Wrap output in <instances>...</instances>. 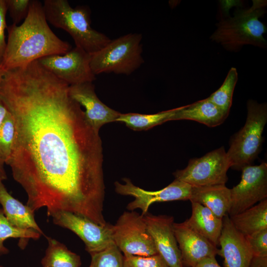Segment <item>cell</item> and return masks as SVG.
I'll return each instance as SVG.
<instances>
[{"mask_svg": "<svg viewBox=\"0 0 267 267\" xmlns=\"http://www.w3.org/2000/svg\"><path fill=\"white\" fill-rule=\"evenodd\" d=\"M41 234L37 231L32 229H23L12 225L7 220L2 209L0 208V256L9 253V250L4 246V241L10 238H19L20 241H26L29 239L37 240Z\"/></svg>", "mask_w": 267, "mask_h": 267, "instance_id": "obj_25", "label": "cell"}, {"mask_svg": "<svg viewBox=\"0 0 267 267\" xmlns=\"http://www.w3.org/2000/svg\"><path fill=\"white\" fill-rule=\"evenodd\" d=\"M0 267H3V266L0 265Z\"/></svg>", "mask_w": 267, "mask_h": 267, "instance_id": "obj_37", "label": "cell"}, {"mask_svg": "<svg viewBox=\"0 0 267 267\" xmlns=\"http://www.w3.org/2000/svg\"><path fill=\"white\" fill-rule=\"evenodd\" d=\"M113 239L124 256L157 254L143 216L134 211L124 212L113 225Z\"/></svg>", "mask_w": 267, "mask_h": 267, "instance_id": "obj_7", "label": "cell"}, {"mask_svg": "<svg viewBox=\"0 0 267 267\" xmlns=\"http://www.w3.org/2000/svg\"><path fill=\"white\" fill-rule=\"evenodd\" d=\"M249 267H267V256H253Z\"/></svg>", "mask_w": 267, "mask_h": 267, "instance_id": "obj_32", "label": "cell"}, {"mask_svg": "<svg viewBox=\"0 0 267 267\" xmlns=\"http://www.w3.org/2000/svg\"><path fill=\"white\" fill-rule=\"evenodd\" d=\"M189 200L203 205L222 219L230 208V189L225 184L193 186Z\"/></svg>", "mask_w": 267, "mask_h": 267, "instance_id": "obj_18", "label": "cell"}, {"mask_svg": "<svg viewBox=\"0 0 267 267\" xmlns=\"http://www.w3.org/2000/svg\"><path fill=\"white\" fill-rule=\"evenodd\" d=\"M43 8L47 21L66 31L76 46L91 55L102 48L111 40L91 28L90 12L85 6L73 8L67 0H45Z\"/></svg>", "mask_w": 267, "mask_h": 267, "instance_id": "obj_4", "label": "cell"}, {"mask_svg": "<svg viewBox=\"0 0 267 267\" xmlns=\"http://www.w3.org/2000/svg\"><path fill=\"white\" fill-rule=\"evenodd\" d=\"M194 267H221L215 257L206 258Z\"/></svg>", "mask_w": 267, "mask_h": 267, "instance_id": "obj_33", "label": "cell"}, {"mask_svg": "<svg viewBox=\"0 0 267 267\" xmlns=\"http://www.w3.org/2000/svg\"><path fill=\"white\" fill-rule=\"evenodd\" d=\"M229 218L236 229L244 236L267 229V199Z\"/></svg>", "mask_w": 267, "mask_h": 267, "instance_id": "obj_21", "label": "cell"}, {"mask_svg": "<svg viewBox=\"0 0 267 267\" xmlns=\"http://www.w3.org/2000/svg\"><path fill=\"white\" fill-rule=\"evenodd\" d=\"M266 7L267 0H254L250 7L236 9L233 16L221 19L210 39L229 51L237 52L245 45L265 48L267 42L263 35L267 27L259 18Z\"/></svg>", "mask_w": 267, "mask_h": 267, "instance_id": "obj_3", "label": "cell"}, {"mask_svg": "<svg viewBox=\"0 0 267 267\" xmlns=\"http://www.w3.org/2000/svg\"><path fill=\"white\" fill-rule=\"evenodd\" d=\"M123 180L124 183L118 181L114 183L116 192L122 195L134 197V199L128 204L127 208L130 211L140 209L142 215L147 213L150 205L155 202L189 200L193 187L185 182L175 179L161 190L147 191L135 185L128 178H124Z\"/></svg>", "mask_w": 267, "mask_h": 267, "instance_id": "obj_12", "label": "cell"}, {"mask_svg": "<svg viewBox=\"0 0 267 267\" xmlns=\"http://www.w3.org/2000/svg\"><path fill=\"white\" fill-rule=\"evenodd\" d=\"M124 267H169L158 254L150 256H124Z\"/></svg>", "mask_w": 267, "mask_h": 267, "instance_id": "obj_28", "label": "cell"}, {"mask_svg": "<svg viewBox=\"0 0 267 267\" xmlns=\"http://www.w3.org/2000/svg\"><path fill=\"white\" fill-rule=\"evenodd\" d=\"M71 97L85 108V118L96 132L104 125L116 122L120 113L109 107L97 97L92 83L69 86Z\"/></svg>", "mask_w": 267, "mask_h": 267, "instance_id": "obj_14", "label": "cell"}, {"mask_svg": "<svg viewBox=\"0 0 267 267\" xmlns=\"http://www.w3.org/2000/svg\"><path fill=\"white\" fill-rule=\"evenodd\" d=\"M14 136V121L8 112L0 127V159L5 164L12 154Z\"/></svg>", "mask_w": 267, "mask_h": 267, "instance_id": "obj_27", "label": "cell"}, {"mask_svg": "<svg viewBox=\"0 0 267 267\" xmlns=\"http://www.w3.org/2000/svg\"><path fill=\"white\" fill-rule=\"evenodd\" d=\"M191 203V215L184 222L217 246L222 228V219L217 217L203 205L196 202Z\"/></svg>", "mask_w": 267, "mask_h": 267, "instance_id": "obj_20", "label": "cell"}, {"mask_svg": "<svg viewBox=\"0 0 267 267\" xmlns=\"http://www.w3.org/2000/svg\"><path fill=\"white\" fill-rule=\"evenodd\" d=\"M54 224L67 228L78 235L90 255L100 252L114 243L113 225L107 223L100 225L83 216L58 211L50 217Z\"/></svg>", "mask_w": 267, "mask_h": 267, "instance_id": "obj_9", "label": "cell"}, {"mask_svg": "<svg viewBox=\"0 0 267 267\" xmlns=\"http://www.w3.org/2000/svg\"><path fill=\"white\" fill-rule=\"evenodd\" d=\"M0 178V204L8 221L14 226L23 229H34L44 235L35 219L34 212L12 196Z\"/></svg>", "mask_w": 267, "mask_h": 267, "instance_id": "obj_19", "label": "cell"}, {"mask_svg": "<svg viewBox=\"0 0 267 267\" xmlns=\"http://www.w3.org/2000/svg\"><path fill=\"white\" fill-rule=\"evenodd\" d=\"M90 58V54L75 46L63 55H49L37 61L57 78L71 86L95 80Z\"/></svg>", "mask_w": 267, "mask_h": 267, "instance_id": "obj_10", "label": "cell"}, {"mask_svg": "<svg viewBox=\"0 0 267 267\" xmlns=\"http://www.w3.org/2000/svg\"><path fill=\"white\" fill-rule=\"evenodd\" d=\"M239 183L230 189L231 205L229 217L267 199V164L248 165L242 170Z\"/></svg>", "mask_w": 267, "mask_h": 267, "instance_id": "obj_11", "label": "cell"}, {"mask_svg": "<svg viewBox=\"0 0 267 267\" xmlns=\"http://www.w3.org/2000/svg\"><path fill=\"white\" fill-rule=\"evenodd\" d=\"M46 238L48 246L41 261L43 267H80V256L55 239L50 237Z\"/></svg>", "mask_w": 267, "mask_h": 267, "instance_id": "obj_22", "label": "cell"}, {"mask_svg": "<svg viewBox=\"0 0 267 267\" xmlns=\"http://www.w3.org/2000/svg\"><path fill=\"white\" fill-rule=\"evenodd\" d=\"M142 39L141 34L129 33L111 40L100 50L90 55L93 74H132L144 62Z\"/></svg>", "mask_w": 267, "mask_h": 267, "instance_id": "obj_6", "label": "cell"}, {"mask_svg": "<svg viewBox=\"0 0 267 267\" xmlns=\"http://www.w3.org/2000/svg\"><path fill=\"white\" fill-rule=\"evenodd\" d=\"M253 256H267V229L245 236Z\"/></svg>", "mask_w": 267, "mask_h": 267, "instance_id": "obj_30", "label": "cell"}, {"mask_svg": "<svg viewBox=\"0 0 267 267\" xmlns=\"http://www.w3.org/2000/svg\"><path fill=\"white\" fill-rule=\"evenodd\" d=\"M176 110L177 108L152 114L120 113L116 122L124 123L128 127L134 131L147 130L169 121Z\"/></svg>", "mask_w": 267, "mask_h": 267, "instance_id": "obj_23", "label": "cell"}, {"mask_svg": "<svg viewBox=\"0 0 267 267\" xmlns=\"http://www.w3.org/2000/svg\"><path fill=\"white\" fill-rule=\"evenodd\" d=\"M229 168L226 152L222 146L200 158L189 160L186 168L173 174L175 179L193 186L225 184Z\"/></svg>", "mask_w": 267, "mask_h": 267, "instance_id": "obj_8", "label": "cell"}, {"mask_svg": "<svg viewBox=\"0 0 267 267\" xmlns=\"http://www.w3.org/2000/svg\"><path fill=\"white\" fill-rule=\"evenodd\" d=\"M90 256L89 267H124V256L114 243Z\"/></svg>", "mask_w": 267, "mask_h": 267, "instance_id": "obj_26", "label": "cell"}, {"mask_svg": "<svg viewBox=\"0 0 267 267\" xmlns=\"http://www.w3.org/2000/svg\"><path fill=\"white\" fill-rule=\"evenodd\" d=\"M228 115L207 98L189 105L177 108L169 121L189 120L209 127H215L222 124Z\"/></svg>", "mask_w": 267, "mask_h": 267, "instance_id": "obj_17", "label": "cell"}, {"mask_svg": "<svg viewBox=\"0 0 267 267\" xmlns=\"http://www.w3.org/2000/svg\"><path fill=\"white\" fill-rule=\"evenodd\" d=\"M222 222L219 255L223 259L224 267H249L253 254L246 237L236 229L228 215Z\"/></svg>", "mask_w": 267, "mask_h": 267, "instance_id": "obj_16", "label": "cell"}, {"mask_svg": "<svg viewBox=\"0 0 267 267\" xmlns=\"http://www.w3.org/2000/svg\"><path fill=\"white\" fill-rule=\"evenodd\" d=\"M157 254L169 267H183L180 252L174 234V218L167 215H143Z\"/></svg>", "mask_w": 267, "mask_h": 267, "instance_id": "obj_13", "label": "cell"}, {"mask_svg": "<svg viewBox=\"0 0 267 267\" xmlns=\"http://www.w3.org/2000/svg\"><path fill=\"white\" fill-rule=\"evenodd\" d=\"M247 116L244 126L230 138L226 154L230 168L241 170L251 165L262 148V134L267 122L266 103L249 100L247 103Z\"/></svg>", "mask_w": 267, "mask_h": 267, "instance_id": "obj_5", "label": "cell"}, {"mask_svg": "<svg viewBox=\"0 0 267 267\" xmlns=\"http://www.w3.org/2000/svg\"><path fill=\"white\" fill-rule=\"evenodd\" d=\"M5 2L13 24L17 25L27 17L31 0H5Z\"/></svg>", "mask_w": 267, "mask_h": 267, "instance_id": "obj_29", "label": "cell"}, {"mask_svg": "<svg viewBox=\"0 0 267 267\" xmlns=\"http://www.w3.org/2000/svg\"><path fill=\"white\" fill-rule=\"evenodd\" d=\"M1 71L0 68V75H1Z\"/></svg>", "mask_w": 267, "mask_h": 267, "instance_id": "obj_36", "label": "cell"}, {"mask_svg": "<svg viewBox=\"0 0 267 267\" xmlns=\"http://www.w3.org/2000/svg\"><path fill=\"white\" fill-rule=\"evenodd\" d=\"M5 163L0 159V178L2 180L7 179V175L4 169Z\"/></svg>", "mask_w": 267, "mask_h": 267, "instance_id": "obj_35", "label": "cell"}, {"mask_svg": "<svg viewBox=\"0 0 267 267\" xmlns=\"http://www.w3.org/2000/svg\"><path fill=\"white\" fill-rule=\"evenodd\" d=\"M69 88L37 61L2 72L0 98L15 127L6 164L34 212L67 211L104 225L102 141Z\"/></svg>", "mask_w": 267, "mask_h": 267, "instance_id": "obj_1", "label": "cell"}, {"mask_svg": "<svg viewBox=\"0 0 267 267\" xmlns=\"http://www.w3.org/2000/svg\"><path fill=\"white\" fill-rule=\"evenodd\" d=\"M7 28V41L0 65L1 71L22 67L45 56L63 55L72 49L70 44L51 30L43 5L39 0H31L22 24H12Z\"/></svg>", "mask_w": 267, "mask_h": 267, "instance_id": "obj_2", "label": "cell"}, {"mask_svg": "<svg viewBox=\"0 0 267 267\" xmlns=\"http://www.w3.org/2000/svg\"><path fill=\"white\" fill-rule=\"evenodd\" d=\"M8 111L0 98V127L3 122Z\"/></svg>", "mask_w": 267, "mask_h": 267, "instance_id": "obj_34", "label": "cell"}, {"mask_svg": "<svg viewBox=\"0 0 267 267\" xmlns=\"http://www.w3.org/2000/svg\"><path fill=\"white\" fill-rule=\"evenodd\" d=\"M237 80V70L234 67H231L220 88L208 97L209 100L228 115L232 105L233 94Z\"/></svg>", "mask_w": 267, "mask_h": 267, "instance_id": "obj_24", "label": "cell"}, {"mask_svg": "<svg viewBox=\"0 0 267 267\" xmlns=\"http://www.w3.org/2000/svg\"><path fill=\"white\" fill-rule=\"evenodd\" d=\"M7 11L5 0H0V62L4 55L6 42L5 40V29L6 28V14Z\"/></svg>", "mask_w": 267, "mask_h": 267, "instance_id": "obj_31", "label": "cell"}, {"mask_svg": "<svg viewBox=\"0 0 267 267\" xmlns=\"http://www.w3.org/2000/svg\"><path fill=\"white\" fill-rule=\"evenodd\" d=\"M183 267H194L203 259L216 257L219 249L183 222L173 224Z\"/></svg>", "mask_w": 267, "mask_h": 267, "instance_id": "obj_15", "label": "cell"}]
</instances>
